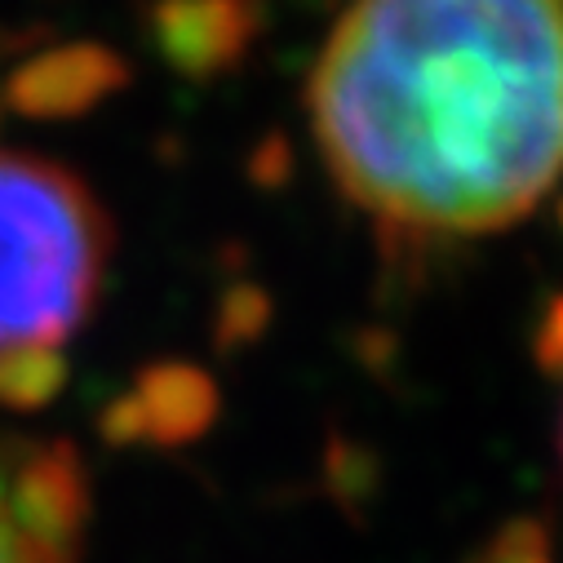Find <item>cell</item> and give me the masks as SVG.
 <instances>
[{
  "mask_svg": "<svg viewBox=\"0 0 563 563\" xmlns=\"http://www.w3.org/2000/svg\"><path fill=\"white\" fill-rule=\"evenodd\" d=\"M338 191L390 240H475L563 178V0H351L307 85Z\"/></svg>",
  "mask_w": 563,
  "mask_h": 563,
  "instance_id": "cell-1",
  "label": "cell"
},
{
  "mask_svg": "<svg viewBox=\"0 0 563 563\" xmlns=\"http://www.w3.org/2000/svg\"><path fill=\"white\" fill-rule=\"evenodd\" d=\"M111 249V218L80 174L0 147V364L63 355L102 294Z\"/></svg>",
  "mask_w": 563,
  "mask_h": 563,
  "instance_id": "cell-2",
  "label": "cell"
},
{
  "mask_svg": "<svg viewBox=\"0 0 563 563\" xmlns=\"http://www.w3.org/2000/svg\"><path fill=\"white\" fill-rule=\"evenodd\" d=\"M10 519L36 563H76L89 519V484L71 444H23L10 475Z\"/></svg>",
  "mask_w": 563,
  "mask_h": 563,
  "instance_id": "cell-3",
  "label": "cell"
},
{
  "mask_svg": "<svg viewBox=\"0 0 563 563\" xmlns=\"http://www.w3.org/2000/svg\"><path fill=\"white\" fill-rule=\"evenodd\" d=\"M137 417H143V435L161 449H178L196 435H205L218 417V390L205 373L165 364L143 377V386L133 390Z\"/></svg>",
  "mask_w": 563,
  "mask_h": 563,
  "instance_id": "cell-4",
  "label": "cell"
},
{
  "mask_svg": "<svg viewBox=\"0 0 563 563\" xmlns=\"http://www.w3.org/2000/svg\"><path fill=\"white\" fill-rule=\"evenodd\" d=\"M471 563H550V537L537 519H510Z\"/></svg>",
  "mask_w": 563,
  "mask_h": 563,
  "instance_id": "cell-5",
  "label": "cell"
},
{
  "mask_svg": "<svg viewBox=\"0 0 563 563\" xmlns=\"http://www.w3.org/2000/svg\"><path fill=\"white\" fill-rule=\"evenodd\" d=\"M19 453H23V440H0V563H36L10 519V475Z\"/></svg>",
  "mask_w": 563,
  "mask_h": 563,
  "instance_id": "cell-6",
  "label": "cell"
},
{
  "mask_svg": "<svg viewBox=\"0 0 563 563\" xmlns=\"http://www.w3.org/2000/svg\"><path fill=\"white\" fill-rule=\"evenodd\" d=\"M537 355H541V364H545L550 373H563V307H559V316L545 324Z\"/></svg>",
  "mask_w": 563,
  "mask_h": 563,
  "instance_id": "cell-7",
  "label": "cell"
},
{
  "mask_svg": "<svg viewBox=\"0 0 563 563\" xmlns=\"http://www.w3.org/2000/svg\"><path fill=\"white\" fill-rule=\"evenodd\" d=\"M559 444H563V435H559Z\"/></svg>",
  "mask_w": 563,
  "mask_h": 563,
  "instance_id": "cell-8",
  "label": "cell"
}]
</instances>
